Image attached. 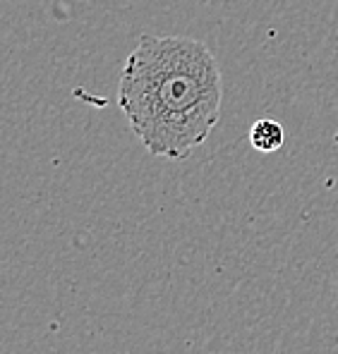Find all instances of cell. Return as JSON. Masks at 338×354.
Here are the masks:
<instances>
[{
	"instance_id": "cell-1",
	"label": "cell",
	"mask_w": 338,
	"mask_h": 354,
	"mask_svg": "<svg viewBox=\"0 0 338 354\" xmlns=\"http://www.w3.org/2000/svg\"><path fill=\"white\" fill-rule=\"evenodd\" d=\"M118 106L152 156L183 160L221 120V67L204 41L144 34L118 82Z\"/></svg>"
},
{
	"instance_id": "cell-2",
	"label": "cell",
	"mask_w": 338,
	"mask_h": 354,
	"mask_svg": "<svg viewBox=\"0 0 338 354\" xmlns=\"http://www.w3.org/2000/svg\"><path fill=\"white\" fill-rule=\"evenodd\" d=\"M285 142V132L283 124L276 122L272 118H259L257 122L249 127V144L254 151L259 153H274L283 147Z\"/></svg>"
}]
</instances>
